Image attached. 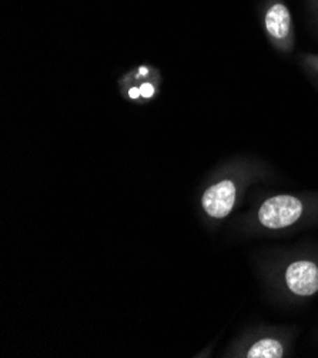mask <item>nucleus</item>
<instances>
[{"mask_svg":"<svg viewBox=\"0 0 318 358\" xmlns=\"http://www.w3.org/2000/svg\"><path fill=\"white\" fill-rule=\"evenodd\" d=\"M311 214L318 216V196L308 200L296 194H275L260 203L254 213V222L261 230L282 231L310 220Z\"/></svg>","mask_w":318,"mask_h":358,"instance_id":"f257e3e1","label":"nucleus"},{"mask_svg":"<svg viewBox=\"0 0 318 358\" xmlns=\"http://www.w3.org/2000/svg\"><path fill=\"white\" fill-rule=\"evenodd\" d=\"M257 13L268 43L280 53H291L296 48V24L286 0H260Z\"/></svg>","mask_w":318,"mask_h":358,"instance_id":"f03ea898","label":"nucleus"},{"mask_svg":"<svg viewBox=\"0 0 318 358\" xmlns=\"http://www.w3.org/2000/svg\"><path fill=\"white\" fill-rule=\"evenodd\" d=\"M253 167L252 162H237L229 176L222 177L215 185L207 187L201 197V206L208 217L223 220L230 216L237 204L240 185L243 183L241 176Z\"/></svg>","mask_w":318,"mask_h":358,"instance_id":"7ed1b4c3","label":"nucleus"},{"mask_svg":"<svg viewBox=\"0 0 318 358\" xmlns=\"http://www.w3.org/2000/svg\"><path fill=\"white\" fill-rule=\"evenodd\" d=\"M281 289L293 299H311L318 294V259L301 255L281 266L278 273Z\"/></svg>","mask_w":318,"mask_h":358,"instance_id":"20e7f679","label":"nucleus"},{"mask_svg":"<svg viewBox=\"0 0 318 358\" xmlns=\"http://www.w3.org/2000/svg\"><path fill=\"white\" fill-rule=\"evenodd\" d=\"M289 343L281 333H260L256 338L243 344L241 355L245 358H282L287 354Z\"/></svg>","mask_w":318,"mask_h":358,"instance_id":"39448f33","label":"nucleus"},{"mask_svg":"<svg viewBox=\"0 0 318 358\" xmlns=\"http://www.w3.org/2000/svg\"><path fill=\"white\" fill-rule=\"evenodd\" d=\"M300 63L305 73H308L311 79L318 85V55L304 53L300 56Z\"/></svg>","mask_w":318,"mask_h":358,"instance_id":"423d86ee","label":"nucleus"},{"mask_svg":"<svg viewBox=\"0 0 318 358\" xmlns=\"http://www.w3.org/2000/svg\"><path fill=\"white\" fill-rule=\"evenodd\" d=\"M305 8L311 24L318 33V0H305Z\"/></svg>","mask_w":318,"mask_h":358,"instance_id":"0eeeda50","label":"nucleus"},{"mask_svg":"<svg viewBox=\"0 0 318 358\" xmlns=\"http://www.w3.org/2000/svg\"><path fill=\"white\" fill-rule=\"evenodd\" d=\"M138 87H140L141 99H145V100H150V99H153V97L156 96V93H157V87H156V85H154L153 82H149V80L141 82V83L138 85Z\"/></svg>","mask_w":318,"mask_h":358,"instance_id":"6e6552de","label":"nucleus"},{"mask_svg":"<svg viewBox=\"0 0 318 358\" xmlns=\"http://www.w3.org/2000/svg\"><path fill=\"white\" fill-rule=\"evenodd\" d=\"M152 75V67L149 66H138L134 71V79L138 80V79H145L147 80L149 76Z\"/></svg>","mask_w":318,"mask_h":358,"instance_id":"1a4fd4ad","label":"nucleus"},{"mask_svg":"<svg viewBox=\"0 0 318 358\" xmlns=\"http://www.w3.org/2000/svg\"><path fill=\"white\" fill-rule=\"evenodd\" d=\"M126 94H127V97H129L130 100H140V99H141L140 87H138V86H136V85L130 86V87L127 89V92H126Z\"/></svg>","mask_w":318,"mask_h":358,"instance_id":"9d476101","label":"nucleus"}]
</instances>
